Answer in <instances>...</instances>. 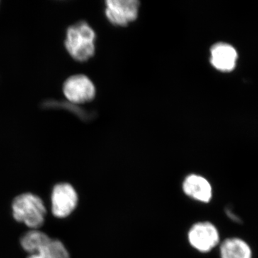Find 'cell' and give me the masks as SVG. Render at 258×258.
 <instances>
[{"label":"cell","instance_id":"obj_1","mask_svg":"<svg viewBox=\"0 0 258 258\" xmlns=\"http://www.w3.org/2000/svg\"><path fill=\"white\" fill-rule=\"evenodd\" d=\"M22 247L30 254L28 258H70L60 240L51 239L37 230L29 231L21 239Z\"/></svg>","mask_w":258,"mask_h":258},{"label":"cell","instance_id":"obj_2","mask_svg":"<svg viewBox=\"0 0 258 258\" xmlns=\"http://www.w3.org/2000/svg\"><path fill=\"white\" fill-rule=\"evenodd\" d=\"M95 37L93 29L87 23L80 22L68 29L64 45L71 57L83 62L94 54Z\"/></svg>","mask_w":258,"mask_h":258},{"label":"cell","instance_id":"obj_3","mask_svg":"<svg viewBox=\"0 0 258 258\" xmlns=\"http://www.w3.org/2000/svg\"><path fill=\"white\" fill-rule=\"evenodd\" d=\"M13 217L19 222H23L32 230L42 227L46 210L41 199L30 193L23 194L13 203Z\"/></svg>","mask_w":258,"mask_h":258},{"label":"cell","instance_id":"obj_4","mask_svg":"<svg viewBox=\"0 0 258 258\" xmlns=\"http://www.w3.org/2000/svg\"><path fill=\"white\" fill-rule=\"evenodd\" d=\"M188 240L197 250L208 252L220 244V233L215 225L211 222H198L190 228Z\"/></svg>","mask_w":258,"mask_h":258},{"label":"cell","instance_id":"obj_5","mask_svg":"<svg viewBox=\"0 0 258 258\" xmlns=\"http://www.w3.org/2000/svg\"><path fill=\"white\" fill-rule=\"evenodd\" d=\"M78 194L72 185L60 183L55 185L52 194V211L55 217L64 218L77 206Z\"/></svg>","mask_w":258,"mask_h":258},{"label":"cell","instance_id":"obj_6","mask_svg":"<svg viewBox=\"0 0 258 258\" xmlns=\"http://www.w3.org/2000/svg\"><path fill=\"white\" fill-rule=\"evenodd\" d=\"M139 3L136 0H108L106 15L112 24L125 26L138 16Z\"/></svg>","mask_w":258,"mask_h":258},{"label":"cell","instance_id":"obj_7","mask_svg":"<svg viewBox=\"0 0 258 258\" xmlns=\"http://www.w3.org/2000/svg\"><path fill=\"white\" fill-rule=\"evenodd\" d=\"M64 96L74 103H83L91 101L96 89L91 80L83 75H76L66 80L63 85Z\"/></svg>","mask_w":258,"mask_h":258},{"label":"cell","instance_id":"obj_8","mask_svg":"<svg viewBox=\"0 0 258 258\" xmlns=\"http://www.w3.org/2000/svg\"><path fill=\"white\" fill-rule=\"evenodd\" d=\"M237 50L230 44L219 42L212 47L210 50V62L218 71L230 72L235 69L237 64Z\"/></svg>","mask_w":258,"mask_h":258},{"label":"cell","instance_id":"obj_9","mask_svg":"<svg viewBox=\"0 0 258 258\" xmlns=\"http://www.w3.org/2000/svg\"><path fill=\"white\" fill-rule=\"evenodd\" d=\"M183 191L189 198L200 202L208 203L211 201L213 190L206 178L198 174H190L183 182Z\"/></svg>","mask_w":258,"mask_h":258},{"label":"cell","instance_id":"obj_10","mask_svg":"<svg viewBox=\"0 0 258 258\" xmlns=\"http://www.w3.org/2000/svg\"><path fill=\"white\" fill-rule=\"evenodd\" d=\"M221 258H252L249 244L240 237L225 239L220 245Z\"/></svg>","mask_w":258,"mask_h":258},{"label":"cell","instance_id":"obj_11","mask_svg":"<svg viewBox=\"0 0 258 258\" xmlns=\"http://www.w3.org/2000/svg\"><path fill=\"white\" fill-rule=\"evenodd\" d=\"M232 212H232L230 208L226 210V213H227V215H228V217H230L231 220H233V221L235 222H240V219L235 214L232 213Z\"/></svg>","mask_w":258,"mask_h":258}]
</instances>
